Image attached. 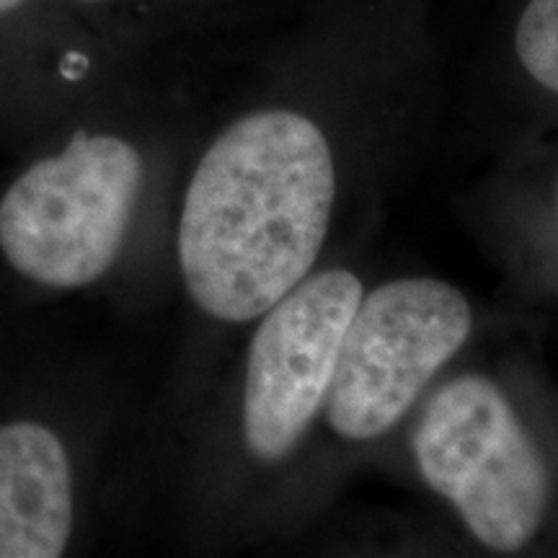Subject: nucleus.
<instances>
[{
	"label": "nucleus",
	"mask_w": 558,
	"mask_h": 558,
	"mask_svg": "<svg viewBox=\"0 0 558 558\" xmlns=\"http://www.w3.org/2000/svg\"><path fill=\"white\" fill-rule=\"evenodd\" d=\"M514 50L530 78L558 94V0H530L522 9Z\"/></svg>",
	"instance_id": "7"
},
{
	"label": "nucleus",
	"mask_w": 558,
	"mask_h": 558,
	"mask_svg": "<svg viewBox=\"0 0 558 558\" xmlns=\"http://www.w3.org/2000/svg\"><path fill=\"white\" fill-rule=\"evenodd\" d=\"M337 173L298 111H256L202 156L179 222V267L207 316L262 318L308 277L329 233Z\"/></svg>",
	"instance_id": "1"
},
{
	"label": "nucleus",
	"mask_w": 558,
	"mask_h": 558,
	"mask_svg": "<svg viewBox=\"0 0 558 558\" xmlns=\"http://www.w3.org/2000/svg\"><path fill=\"white\" fill-rule=\"evenodd\" d=\"M75 522L65 442L41 422L0 427V558H58Z\"/></svg>",
	"instance_id": "6"
},
{
	"label": "nucleus",
	"mask_w": 558,
	"mask_h": 558,
	"mask_svg": "<svg viewBox=\"0 0 558 558\" xmlns=\"http://www.w3.org/2000/svg\"><path fill=\"white\" fill-rule=\"evenodd\" d=\"M21 3H24V0H0V16H3V13L16 11Z\"/></svg>",
	"instance_id": "8"
},
{
	"label": "nucleus",
	"mask_w": 558,
	"mask_h": 558,
	"mask_svg": "<svg viewBox=\"0 0 558 558\" xmlns=\"http://www.w3.org/2000/svg\"><path fill=\"white\" fill-rule=\"evenodd\" d=\"M471 326L469 300L439 279H396L362 298L326 396L331 429L344 439L386 435L465 344Z\"/></svg>",
	"instance_id": "4"
},
{
	"label": "nucleus",
	"mask_w": 558,
	"mask_h": 558,
	"mask_svg": "<svg viewBox=\"0 0 558 558\" xmlns=\"http://www.w3.org/2000/svg\"><path fill=\"white\" fill-rule=\"evenodd\" d=\"M414 456L471 533L494 550H520L548 507V469L507 396L463 375L432 396L414 432Z\"/></svg>",
	"instance_id": "3"
},
{
	"label": "nucleus",
	"mask_w": 558,
	"mask_h": 558,
	"mask_svg": "<svg viewBox=\"0 0 558 558\" xmlns=\"http://www.w3.org/2000/svg\"><path fill=\"white\" fill-rule=\"evenodd\" d=\"M140 184L143 158L128 140L75 132L0 197V254L41 288H88L120 256Z\"/></svg>",
	"instance_id": "2"
},
{
	"label": "nucleus",
	"mask_w": 558,
	"mask_h": 558,
	"mask_svg": "<svg viewBox=\"0 0 558 558\" xmlns=\"http://www.w3.org/2000/svg\"><path fill=\"white\" fill-rule=\"evenodd\" d=\"M365 298L347 269L303 279L264 313L248 347L243 435L262 460L284 458L329 396L339 349Z\"/></svg>",
	"instance_id": "5"
}]
</instances>
